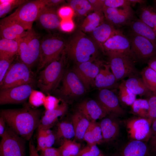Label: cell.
Instances as JSON below:
<instances>
[{"mask_svg":"<svg viewBox=\"0 0 156 156\" xmlns=\"http://www.w3.org/2000/svg\"><path fill=\"white\" fill-rule=\"evenodd\" d=\"M41 111L26 106L20 109H2L0 116L9 127L16 134L26 140H29L35 130L38 128L40 120Z\"/></svg>","mask_w":156,"mask_h":156,"instance_id":"obj_1","label":"cell"},{"mask_svg":"<svg viewBox=\"0 0 156 156\" xmlns=\"http://www.w3.org/2000/svg\"><path fill=\"white\" fill-rule=\"evenodd\" d=\"M97 44L81 31L76 34L66 47V51L70 57L78 64L93 62L97 53Z\"/></svg>","mask_w":156,"mask_h":156,"instance_id":"obj_2","label":"cell"},{"mask_svg":"<svg viewBox=\"0 0 156 156\" xmlns=\"http://www.w3.org/2000/svg\"><path fill=\"white\" fill-rule=\"evenodd\" d=\"M45 6L44 0L28 1L19 6L12 13L1 19L0 23H14L25 30L31 29L41 10Z\"/></svg>","mask_w":156,"mask_h":156,"instance_id":"obj_3","label":"cell"},{"mask_svg":"<svg viewBox=\"0 0 156 156\" xmlns=\"http://www.w3.org/2000/svg\"><path fill=\"white\" fill-rule=\"evenodd\" d=\"M20 60L30 68L39 60L41 41L40 37L31 28L18 41Z\"/></svg>","mask_w":156,"mask_h":156,"instance_id":"obj_4","label":"cell"},{"mask_svg":"<svg viewBox=\"0 0 156 156\" xmlns=\"http://www.w3.org/2000/svg\"><path fill=\"white\" fill-rule=\"evenodd\" d=\"M34 75L30 68L21 61L13 63L0 83V90L23 84H32Z\"/></svg>","mask_w":156,"mask_h":156,"instance_id":"obj_5","label":"cell"},{"mask_svg":"<svg viewBox=\"0 0 156 156\" xmlns=\"http://www.w3.org/2000/svg\"><path fill=\"white\" fill-rule=\"evenodd\" d=\"M65 45L64 40L57 36H48L44 38L41 42L38 70L59 59V55Z\"/></svg>","mask_w":156,"mask_h":156,"instance_id":"obj_6","label":"cell"},{"mask_svg":"<svg viewBox=\"0 0 156 156\" xmlns=\"http://www.w3.org/2000/svg\"><path fill=\"white\" fill-rule=\"evenodd\" d=\"M62 58L54 61L40 73L37 86L41 92L48 93L54 89L60 80L63 74Z\"/></svg>","mask_w":156,"mask_h":156,"instance_id":"obj_7","label":"cell"},{"mask_svg":"<svg viewBox=\"0 0 156 156\" xmlns=\"http://www.w3.org/2000/svg\"><path fill=\"white\" fill-rule=\"evenodd\" d=\"M109 57L110 68L118 81L123 80L126 77L138 75L133 61L134 58L131 55L119 53Z\"/></svg>","mask_w":156,"mask_h":156,"instance_id":"obj_8","label":"cell"},{"mask_svg":"<svg viewBox=\"0 0 156 156\" xmlns=\"http://www.w3.org/2000/svg\"><path fill=\"white\" fill-rule=\"evenodd\" d=\"M0 156H25V140L6 127L1 137Z\"/></svg>","mask_w":156,"mask_h":156,"instance_id":"obj_9","label":"cell"},{"mask_svg":"<svg viewBox=\"0 0 156 156\" xmlns=\"http://www.w3.org/2000/svg\"><path fill=\"white\" fill-rule=\"evenodd\" d=\"M129 38L131 51L134 58L146 60L156 55V44L151 40L132 32Z\"/></svg>","mask_w":156,"mask_h":156,"instance_id":"obj_10","label":"cell"},{"mask_svg":"<svg viewBox=\"0 0 156 156\" xmlns=\"http://www.w3.org/2000/svg\"><path fill=\"white\" fill-rule=\"evenodd\" d=\"M33 89L32 84H28L0 90V104L23 103L29 98Z\"/></svg>","mask_w":156,"mask_h":156,"instance_id":"obj_11","label":"cell"},{"mask_svg":"<svg viewBox=\"0 0 156 156\" xmlns=\"http://www.w3.org/2000/svg\"><path fill=\"white\" fill-rule=\"evenodd\" d=\"M101 49L108 56L119 53L128 54L133 56L129 40L122 32L108 39L103 44Z\"/></svg>","mask_w":156,"mask_h":156,"instance_id":"obj_12","label":"cell"},{"mask_svg":"<svg viewBox=\"0 0 156 156\" xmlns=\"http://www.w3.org/2000/svg\"><path fill=\"white\" fill-rule=\"evenodd\" d=\"M86 89L83 83L73 71L65 74L60 89L62 95L65 96H78L84 94Z\"/></svg>","mask_w":156,"mask_h":156,"instance_id":"obj_13","label":"cell"},{"mask_svg":"<svg viewBox=\"0 0 156 156\" xmlns=\"http://www.w3.org/2000/svg\"><path fill=\"white\" fill-rule=\"evenodd\" d=\"M100 69L98 65L93 62L88 61L78 64L73 71L87 89L94 85L95 78Z\"/></svg>","mask_w":156,"mask_h":156,"instance_id":"obj_14","label":"cell"},{"mask_svg":"<svg viewBox=\"0 0 156 156\" xmlns=\"http://www.w3.org/2000/svg\"><path fill=\"white\" fill-rule=\"evenodd\" d=\"M98 99L109 114L118 116L125 114V111L120 105L118 96L112 91L107 89H101L99 92Z\"/></svg>","mask_w":156,"mask_h":156,"instance_id":"obj_15","label":"cell"},{"mask_svg":"<svg viewBox=\"0 0 156 156\" xmlns=\"http://www.w3.org/2000/svg\"><path fill=\"white\" fill-rule=\"evenodd\" d=\"M151 125L146 118L139 117L133 118L127 123L128 132L133 140L142 141L151 133Z\"/></svg>","mask_w":156,"mask_h":156,"instance_id":"obj_16","label":"cell"},{"mask_svg":"<svg viewBox=\"0 0 156 156\" xmlns=\"http://www.w3.org/2000/svg\"><path fill=\"white\" fill-rule=\"evenodd\" d=\"M78 109L90 122H96L109 114L98 101L93 100L82 102L78 105Z\"/></svg>","mask_w":156,"mask_h":156,"instance_id":"obj_17","label":"cell"},{"mask_svg":"<svg viewBox=\"0 0 156 156\" xmlns=\"http://www.w3.org/2000/svg\"><path fill=\"white\" fill-rule=\"evenodd\" d=\"M113 156H151L148 145L143 141L133 140L120 147Z\"/></svg>","mask_w":156,"mask_h":156,"instance_id":"obj_18","label":"cell"},{"mask_svg":"<svg viewBox=\"0 0 156 156\" xmlns=\"http://www.w3.org/2000/svg\"><path fill=\"white\" fill-rule=\"evenodd\" d=\"M60 18L54 9L45 6L41 10L36 20L43 28L52 30L60 27Z\"/></svg>","mask_w":156,"mask_h":156,"instance_id":"obj_19","label":"cell"},{"mask_svg":"<svg viewBox=\"0 0 156 156\" xmlns=\"http://www.w3.org/2000/svg\"><path fill=\"white\" fill-rule=\"evenodd\" d=\"M67 105L62 102L56 108L45 110L44 115L40 119L38 129H49L51 128L59 117L63 116L66 112Z\"/></svg>","mask_w":156,"mask_h":156,"instance_id":"obj_20","label":"cell"},{"mask_svg":"<svg viewBox=\"0 0 156 156\" xmlns=\"http://www.w3.org/2000/svg\"><path fill=\"white\" fill-rule=\"evenodd\" d=\"M121 32V31L116 29L114 25L107 21H103L92 32L94 41L101 49L103 44L108 39Z\"/></svg>","mask_w":156,"mask_h":156,"instance_id":"obj_21","label":"cell"},{"mask_svg":"<svg viewBox=\"0 0 156 156\" xmlns=\"http://www.w3.org/2000/svg\"><path fill=\"white\" fill-rule=\"evenodd\" d=\"M109 65H105L103 68H101L96 76L94 85L101 89H107L113 87H118V81L110 70Z\"/></svg>","mask_w":156,"mask_h":156,"instance_id":"obj_22","label":"cell"},{"mask_svg":"<svg viewBox=\"0 0 156 156\" xmlns=\"http://www.w3.org/2000/svg\"><path fill=\"white\" fill-rule=\"evenodd\" d=\"M1 38L18 41L26 33L27 31L17 24L10 23H0Z\"/></svg>","mask_w":156,"mask_h":156,"instance_id":"obj_23","label":"cell"},{"mask_svg":"<svg viewBox=\"0 0 156 156\" xmlns=\"http://www.w3.org/2000/svg\"><path fill=\"white\" fill-rule=\"evenodd\" d=\"M125 86L133 94L140 96L148 97L152 93L146 87L142 78L138 75H132L122 80Z\"/></svg>","mask_w":156,"mask_h":156,"instance_id":"obj_24","label":"cell"},{"mask_svg":"<svg viewBox=\"0 0 156 156\" xmlns=\"http://www.w3.org/2000/svg\"><path fill=\"white\" fill-rule=\"evenodd\" d=\"M99 125L102 130L103 140L109 141L118 135L120 131L119 124L114 119L105 117Z\"/></svg>","mask_w":156,"mask_h":156,"instance_id":"obj_25","label":"cell"},{"mask_svg":"<svg viewBox=\"0 0 156 156\" xmlns=\"http://www.w3.org/2000/svg\"><path fill=\"white\" fill-rule=\"evenodd\" d=\"M75 133L77 139H83L84 134L89 127L90 122L78 110L73 115L72 118Z\"/></svg>","mask_w":156,"mask_h":156,"instance_id":"obj_26","label":"cell"},{"mask_svg":"<svg viewBox=\"0 0 156 156\" xmlns=\"http://www.w3.org/2000/svg\"><path fill=\"white\" fill-rule=\"evenodd\" d=\"M19 44L14 40L1 38L0 40V59L10 58L18 54Z\"/></svg>","mask_w":156,"mask_h":156,"instance_id":"obj_27","label":"cell"},{"mask_svg":"<svg viewBox=\"0 0 156 156\" xmlns=\"http://www.w3.org/2000/svg\"><path fill=\"white\" fill-rule=\"evenodd\" d=\"M132 32L145 38L156 44V34L151 28L140 20L130 23Z\"/></svg>","mask_w":156,"mask_h":156,"instance_id":"obj_28","label":"cell"},{"mask_svg":"<svg viewBox=\"0 0 156 156\" xmlns=\"http://www.w3.org/2000/svg\"><path fill=\"white\" fill-rule=\"evenodd\" d=\"M88 144H96L103 141L101 128L99 123L96 122H91L84 136L83 139Z\"/></svg>","mask_w":156,"mask_h":156,"instance_id":"obj_29","label":"cell"},{"mask_svg":"<svg viewBox=\"0 0 156 156\" xmlns=\"http://www.w3.org/2000/svg\"><path fill=\"white\" fill-rule=\"evenodd\" d=\"M133 14L131 8L129 6L125 8L123 11L118 14L104 16L106 21L114 26H120L130 22Z\"/></svg>","mask_w":156,"mask_h":156,"instance_id":"obj_30","label":"cell"},{"mask_svg":"<svg viewBox=\"0 0 156 156\" xmlns=\"http://www.w3.org/2000/svg\"><path fill=\"white\" fill-rule=\"evenodd\" d=\"M103 12H95L90 14L85 18L81 28L85 32H92L104 21Z\"/></svg>","mask_w":156,"mask_h":156,"instance_id":"obj_31","label":"cell"},{"mask_svg":"<svg viewBox=\"0 0 156 156\" xmlns=\"http://www.w3.org/2000/svg\"><path fill=\"white\" fill-rule=\"evenodd\" d=\"M81 144L74 140H65L58 148L60 156H77L81 149Z\"/></svg>","mask_w":156,"mask_h":156,"instance_id":"obj_32","label":"cell"},{"mask_svg":"<svg viewBox=\"0 0 156 156\" xmlns=\"http://www.w3.org/2000/svg\"><path fill=\"white\" fill-rule=\"evenodd\" d=\"M75 133L72 123L67 121H62L57 124V129L55 135L56 139L70 140L75 137Z\"/></svg>","mask_w":156,"mask_h":156,"instance_id":"obj_33","label":"cell"},{"mask_svg":"<svg viewBox=\"0 0 156 156\" xmlns=\"http://www.w3.org/2000/svg\"><path fill=\"white\" fill-rule=\"evenodd\" d=\"M140 74L147 88L152 92H156V72L147 66L142 69Z\"/></svg>","mask_w":156,"mask_h":156,"instance_id":"obj_34","label":"cell"},{"mask_svg":"<svg viewBox=\"0 0 156 156\" xmlns=\"http://www.w3.org/2000/svg\"><path fill=\"white\" fill-rule=\"evenodd\" d=\"M131 106L133 113L140 117L148 119L149 105L146 99H136Z\"/></svg>","mask_w":156,"mask_h":156,"instance_id":"obj_35","label":"cell"},{"mask_svg":"<svg viewBox=\"0 0 156 156\" xmlns=\"http://www.w3.org/2000/svg\"><path fill=\"white\" fill-rule=\"evenodd\" d=\"M118 95L119 101L128 106H131L136 99V95L133 94L125 85L122 80L118 86Z\"/></svg>","mask_w":156,"mask_h":156,"instance_id":"obj_36","label":"cell"},{"mask_svg":"<svg viewBox=\"0 0 156 156\" xmlns=\"http://www.w3.org/2000/svg\"><path fill=\"white\" fill-rule=\"evenodd\" d=\"M140 20L151 28L154 31L156 28V12L151 8L142 7L140 15Z\"/></svg>","mask_w":156,"mask_h":156,"instance_id":"obj_37","label":"cell"},{"mask_svg":"<svg viewBox=\"0 0 156 156\" xmlns=\"http://www.w3.org/2000/svg\"><path fill=\"white\" fill-rule=\"evenodd\" d=\"M70 6L78 15L83 16L93 10L88 0H71L69 1Z\"/></svg>","mask_w":156,"mask_h":156,"instance_id":"obj_38","label":"cell"},{"mask_svg":"<svg viewBox=\"0 0 156 156\" xmlns=\"http://www.w3.org/2000/svg\"><path fill=\"white\" fill-rule=\"evenodd\" d=\"M25 0H0V17H4L13 9L27 1Z\"/></svg>","mask_w":156,"mask_h":156,"instance_id":"obj_39","label":"cell"},{"mask_svg":"<svg viewBox=\"0 0 156 156\" xmlns=\"http://www.w3.org/2000/svg\"><path fill=\"white\" fill-rule=\"evenodd\" d=\"M56 139L55 135L52 133L46 136H37V151H41L47 148L52 147Z\"/></svg>","mask_w":156,"mask_h":156,"instance_id":"obj_40","label":"cell"},{"mask_svg":"<svg viewBox=\"0 0 156 156\" xmlns=\"http://www.w3.org/2000/svg\"><path fill=\"white\" fill-rule=\"evenodd\" d=\"M46 96L42 92L33 89L28 98L29 103L34 107H39L43 105Z\"/></svg>","mask_w":156,"mask_h":156,"instance_id":"obj_41","label":"cell"},{"mask_svg":"<svg viewBox=\"0 0 156 156\" xmlns=\"http://www.w3.org/2000/svg\"><path fill=\"white\" fill-rule=\"evenodd\" d=\"M146 99L149 105L147 119L151 126L153 121L156 118V92H152Z\"/></svg>","mask_w":156,"mask_h":156,"instance_id":"obj_42","label":"cell"},{"mask_svg":"<svg viewBox=\"0 0 156 156\" xmlns=\"http://www.w3.org/2000/svg\"><path fill=\"white\" fill-rule=\"evenodd\" d=\"M102 153L96 144H88L80 150L77 156H98Z\"/></svg>","mask_w":156,"mask_h":156,"instance_id":"obj_43","label":"cell"},{"mask_svg":"<svg viewBox=\"0 0 156 156\" xmlns=\"http://www.w3.org/2000/svg\"><path fill=\"white\" fill-rule=\"evenodd\" d=\"M15 56L10 58L0 59V83L3 81Z\"/></svg>","mask_w":156,"mask_h":156,"instance_id":"obj_44","label":"cell"},{"mask_svg":"<svg viewBox=\"0 0 156 156\" xmlns=\"http://www.w3.org/2000/svg\"><path fill=\"white\" fill-rule=\"evenodd\" d=\"M149 143L148 146L151 156H155L156 154V118L151 124Z\"/></svg>","mask_w":156,"mask_h":156,"instance_id":"obj_45","label":"cell"},{"mask_svg":"<svg viewBox=\"0 0 156 156\" xmlns=\"http://www.w3.org/2000/svg\"><path fill=\"white\" fill-rule=\"evenodd\" d=\"M132 3L129 0H104L105 7L118 8L130 6Z\"/></svg>","mask_w":156,"mask_h":156,"instance_id":"obj_46","label":"cell"},{"mask_svg":"<svg viewBox=\"0 0 156 156\" xmlns=\"http://www.w3.org/2000/svg\"><path fill=\"white\" fill-rule=\"evenodd\" d=\"M59 100L56 97L49 95L46 96L43 105L45 110L53 109L59 106Z\"/></svg>","mask_w":156,"mask_h":156,"instance_id":"obj_47","label":"cell"},{"mask_svg":"<svg viewBox=\"0 0 156 156\" xmlns=\"http://www.w3.org/2000/svg\"><path fill=\"white\" fill-rule=\"evenodd\" d=\"M74 11L70 6H65L61 8L58 11V14L62 20L71 19Z\"/></svg>","mask_w":156,"mask_h":156,"instance_id":"obj_48","label":"cell"},{"mask_svg":"<svg viewBox=\"0 0 156 156\" xmlns=\"http://www.w3.org/2000/svg\"><path fill=\"white\" fill-rule=\"evenodd\" d=\"M104 0H88L95 12H103Z\"/></svg>","mask_w":156,"mask_h":156,"instance_id":"obj_49","label":"cell"},{"mask_svg":"<svg viewBox=\"0 0 156 156\" xmlns=\"http://www.w3.org/2000/svg\"><path fill=\"white\" fill-rule=\"evenodd\" d=\"M60 27L64 31L70 32L73 29L74 24L71 19L62 20Z\"/></svg>","mask_w":156,"mask_h":156,"instance_id":"obj_50","label":"cell"},{"mask_svg":"<svg viewBox=\"0 0 156 156\" xmlns=\"http://www.w3.org/2000/svg\"><path fill=\"white\" fill-rule=\"evenodd\" d=\"M40 151L41 156H60L58 148L51 147L46 148Z\"/></svg>","mask_w":156,"mask_h":156,"instance_id":"obj_51","label":"cell"},{"mask_svg":"<svg viewBox=\"0 0 156 156\" xmlns=\"http://www.w3.org/2000/svg\"><path fill=\"white\" fill-rule=\"evenodd\" d=\"M124 8L119 9L116 8L104 7L103 12L104 16L113 14H117L123 11Z\"/></svg>","mask_w":156,"mask_h":156,"instance_id":"obj_52","label":"cell"},{"mask_svg":"<svg viewBox=\"0 0 156 156\" xmlns=\"http://www.w3.org/2000/svg\"><path fill=\"white\" fill-rule=\"evenodd\" d=\"M64 1L62 0H44L45 6L51 8L57 6Z\"/></svg>","mask_w":156,"mask_h":156,"instance_id":"obj_53","label":"cell"},{"mask_svg":"<svg viewBox=\"0 0 156 156\" xmlns=\"http://www.w3.org/2000/svg\"><path fill=\"white\" fill-rule=\"evenodd\" d=\"M29 156H41L38 153L32 141L31 140L29 144Z\"/></svg>","mask_w":156,"mask_h":156,"instance_id":"obj_54","label":"cell"},{"mask_svg":"<svg viewBox=\"0 0 156 156\" xmlns=\"http://www.w3.org/2000/svg\"><path fill=\"white\" fill-rule=\"evenodd\" d=\"M6 122L4 119L1 117L0 118V136L1 137L3 135L6 129Z\"/></svg>","mask_w":156,"mask_h":156,"instance_id":"obj_55","label":"cell"},{"mask_svg":"<svg viewBox=\"0 0 156 156\" xmlns=\"http://www.w3.org/2000/svg\"><path fill=\"white\" fill-rule=\"evenodd\" d=\"M148 66L156 72V57L151 58L148 62Z\"/></svg>","mask_w":156,"mask_h":156,"instance_id":"obj_56","label":"cell"},{"mask_svg":"<svg viewBox=\"0 0 156 156\" xmlns=\"http://www.w3.org/2000/svg\"><path fill=\"white\" fill-rule=\"evenodd\" d=\"M132 3H143L145 2V1L141 0H129Z\"/></svg>","mask_w":156,"mask_h":156,"instance_id":"obj_57","label":"cell"},{"mask_svg":"<svg viewBox=\"0 0 156 156\" xmlns=\"http://www.w3.org/2000/svg\"><path fill=\"white\" fill-rule=\"evenodd\" d=\"M110 156L109 155H107L105 154L104 153H101L99 156ZM113 156V155H112L111 156Z\"/></svg>","mask_w":156,"mask_h":156,"instance_id":"obj_58","label":"cell"},{"mask_svg":"<svg viewBox=\"0 0 156 156\" xmlns=\"http://www.w3.org/2000/svg\"><path fill=\"white\" fill-rule=\"evenodd\" d=\"M155 156H156V155H155Z\"/></svg>","mask_w":156,"mask_h":156,"instance_id":"obj_59","label":"cell"},{"mask_svg":"<svg viewBox=\"0 0 156 156\" xmlns=\"http://www.w3.org/2000/svg\"><path fill=\"white\" fill-rule=\"evenodd\" d=\"M155 30H156V29H155Z\"/></svg>","mask_w":156,"mask_h":156,"instance_id":"obj_60","label":"cell"}]
</instances>
